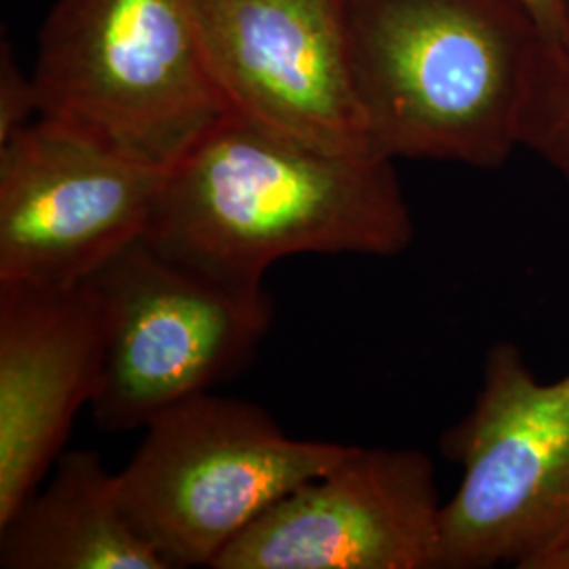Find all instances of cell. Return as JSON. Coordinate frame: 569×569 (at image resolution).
Returning <instances> with one entry per match:
<instances>
[{
    "mask_svg": "<svg viewBox=\"0 0 569 569\" xmlns=\"http://www.w3.org/2000/svg\"><path fill=\"white\" fill-rule=\"evenodd\" d=\"M441 451L462 479L441 509L439 569H531L569 538V371L540 382L519 346L496 342Z\"/></svg>",
    "mask_w": 569,
    "mask_h": 569,
    "instance_id": "5",
    "label": "cell"
},
{
    "mask_svg": "<svg viewBox=\"0 0 569 569\" xmlns=\"http://www.w3.org/2000/svg\"><path fill=\"white\" fill-rule=\"evenodd\" d=\"M39 119V93L32 77L21 72L13 49L2 41L0 51V143Z\"/></svg>",
    "mask_w": 569,
    "mask_h": 569,
    "instance_id": "13",
    "label": "cell"
},
{
    "mask_svg": "<svg viewBox=\"0 0 569 569\" xmlns=\"http://www.w3.org/2000/svg\"><path fill=\"white\" fill-rule=\"evenodd\" d=\"M378 154H333L228 110L164 173L143 239L237 287L291 256L395 258L416 226Z\"/></svg>",
    "mask_w": 569,
    "mask_h": 569,
    "instance_id": "1",
    "label": "cell"
},
{
    "mask_svg": "<svg viewBox=\"0 0 569 569\" xmlns=\"http://www.w3.org/2000/svg\"><path fill=\"white\" fill-rule=\"evenodd\" d=\"M2 569H167L122 507L96 451H70L0 523Z\"/></svg>",
    "mask_w": 569,
    "mask_h": 569,
    "instance_id": "11",
    "label": "cell"
},
{
    "mask_svg": "<svg viewBox=\"0 0 569 569\" xmlns=\"http://www.w3.org/2000/svg\"><path fill=\"white\" fill-rule=\"evenodd\" d=\"M441 498L420 449L348 446L244 529L213 569H439Z\"/></svg>",
    "mask_w": 569,
    "mask_h": 569,
    "instance_id": "8",
    "label": "cell"
},
{
    "mask_svg": "<svg viewBox=\"0 0 569 569\" xmlns=\"http://www.w3.org/2000/svg\"><path fill=\"white\" fill-rule=\"evenodd\" d=\"M369 142L385 159L498 169L545 39L521 0H340Z\"/></svg>",
    "mask_w": 569,
    "mask_h": 569,
    "instance_id": "2",
    "label": "cell"
},
{
    "mask_svg": "<svg viewBox=\"0 0 569 569\" xmlns=\"http://www.w3.org/2000/svg\"><path fill=\"white\" fill-rule=\"evenodd\" d=\"M519 148H528L569 183V0L563 34L545 42L531 70L519 117Z\"/></svg>",
    "mask_w": 569,
    "mask_h": 569,
    "instance_id": "12",
    "label": "cell"
},
{
    "mask_svg": "<svg viewBox=\"0 0 569 569\" xmlns=\"http://www.w3.org/2000/svg\"><path fill=\"white\" fill-rule=\"evenodd\" d=\"M32 79L41 119L164 173L230 110L197 0H58Z\"/></svg>",
    "mask_w": 569,
    "mask_h": 569,
    "instance_id": "3",
    "label": "cell"
},
{
    "mask_svg": "<svg viewBox=\"0 0 569 569\" xmlns=\"http://www.w3.org/2000/svg\"><path fill=\"white\" fill-rule=\"evenodd\" d=\"M164 171L60 122L0 143V283H87L142 239Z\"/></svg>",
    "mask_w": 569,
    "mask_h": 569,
    "instance_id": "7",
    "label": "cell"
},
{
    "mask_svg": "<svg viewBox=\"0 0 569 569\" xmlns=\"http://www.w3.org/2000/svg\"><path fill=\"white\" fill-rule=\"evenodd\" d=\"M197 13L230 110L326 152L376 154L340 0H197Z\"/></svg>",
    "mask_w": 569,
    "mask_h": 569,
    "instance_id": "9",
    "label": "cell"
},
{
    "mask_svg": "<svg viewBox=\"0 0 569 569\" xmlns=\"http://www.w3.org/2000/svg\"><path fill=\"white\" fill-rule=\"evenodd\" d=\"M536 21L545 42L555 44L563 34L566 0H521Z\"/></svg>",
    "mask_w": 569,
    "mask_h": 569,
    "instance_id": "14",
    "label": "cell"
},
{
    "mask_svg": "<svg viewBox=\"0 0 569 569\" xmlns=\"http://www.w3.org/2000/svg\"><path fill=\"white\" fill-rule=\"evenodd\" d=\"M103 312V366L91 413L110 432L146 428L256 357L272 326L266 287H237L171 260L146 239L89 279Z\"/></svg>",
    "mask_w": 569,
    "mask_h": 569,
    "instance_id": "6",
    "label": "cell"
},
{
    "mask_svg": "<svg viewBox=\"0 0 569 569\" xmlns=\"http://www.w3.org/2000/svg\"><path fill=\"white\" fill-rule=\"evenodd\" d=\"M531 569H569V538L547 550Z\"/></svg>",
    "mask_w": 569,
    "mask_h": 569,
    "instance_id": "15",
    "label": "cell"
},
{
    "mask_svg": "<svg viewBox=\"0 0 569 569\" xmlns=\"http://www.w3.org/2000/svg\"><path fill=\"white\" fill-rule=\"evenodd\" d=\"M103 366L93 284L0 283V523L41 488Z\"/></svg>",
    "mask_w": 569,
    "mask_h": 569,
    "instance_id": "10",
    "label": "cell"
},
{
    "mask_svg": "<svg viewBox=\"0 0 569 569\" xmlns=\"http://www.w3.org/2000/svg\"><path fill=\"white\" fill-rule=\"evenodd\" d=\"M346 449L291 439L262 407L201 392L146 425L117 483L131 523L167 569L211 568L266 510L321 477Z\"/></svg>",
    "mask_w": 569,
    "mask_h": 569,
    "instance_id": "4",
    "label": "cell"
}]
</instances>
